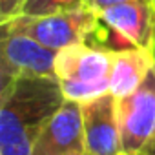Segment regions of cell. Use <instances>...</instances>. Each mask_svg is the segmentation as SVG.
<instances>
[{
    "instance_id": "1",
    "label": "cell",
    "mask_w": 155,
    "mask_h": 155,
    "mask_svg": "<svg viewBox=\"0 0 155 155\" xmlns=\"http://www.w3.org/2000/svg\"><path fill=\"white\" fill-rule=\"evenodd\" d=\"M55 77H18L0 90V155H33V148L64 104Z\"/></svg>"
},
{
    "instance_id": "2",
    "label": "cell",
    "mask_w": 155,
    "mask_h": 155,
    "mask_svg": "<svg viewBox=\"0 0 155 155\" xmlns=\"http://www.w3.org/2000/svg\"><path fill=\"white\" fill-rule=\"evenodd\" d=\"M113 51L106 46L79 44L57 53L55 77L68 101L86 104L110 93Z\"/></svg>"
},
{
    "instance_id": "3",
    "label": "cell",
    "mask_w": 155,
    "mask_h": 155,
    "mask_svg": "<svg viewBox=\"0 0 155 155\" xmlns=\"http://www.w3.org/2000/svg\"><path fill=\"white\" fill-rule=\"evenodd\" d=\"M2 31L31 37L46 48L60 51L69 46L93 44L91 40H95L99 46L97 37L104 33V24L91 6H82L77 9L40 17L18 15L2 22Z\"/></svg>"
},
{
    "instance_id": "4",
    "label": "cell",
    "mask_w": 155,
    "mask_h": 155,
    "mask_svg": "<svg viewBox=\"0 0 155 155\" xmlns=\"http://www.w3.org/2000/svg\"><path fill=\"white\" fill-rule=\"evenodd\" d=\"M117 108L120 155L146 153L155 139V66L135 93L117 99Z\"/></svg>"
},
{
    "instance_id": "5",
    "label": "cell",
    "mask_w": 155,
    "mask_h": 155,
    "mask_svg": "<svg viewBox=\"0 0 155 155\" xmlns=\"http://www.w3.org/2000/svg\"><path fill=\"white\" fill-rule=\"evenodd\" d=\"M57 53L31 37L2 31L0 82L4 86L18 77H55Z\"/></svg>"
},
{
    "instance_id": "6",
    "label": "cell",
    "mask_w": 155,
    "mask_h": 155,
    "mask_svg": "<svg viewBox=\"0 0 155 155\" xmlns=\"http://www.w3.org/2000/svg\"><path fill=\"white\" fill-rule=\"evenodd\" d=\"M99 17L124 48L155 51V0L119 4L101 11Z\"/></svg>"
},
{
    "instance_id": "7",
    "label": "cell",
    "mask_w": 155,
    "mask_h": 155,
    "mask_svg": "<svg viewBox=\"0 0 155 155\" xmlns=\"http://www.w3.org/2000/svg\"><path fill=\"white\" fill-rule=\"evenodd\" d=\"M82 106L84 144L88 155H120L117 99L106 93Z\"/></svg>"
},
{
    "instance_id": "8",
    "label": "cell",
    "mask_w": 155,
    "mask_h": 155,
    "mask_svg": "<svg viewBox=\"0 0 155 155\" xmlns=\"http://www.w3.org/2000/svg\"><path fill=\"white\" fill-rule=\"evenodd\" d=\"M86 153L82 106L73 101H64L58 111L42 130L33 155H81Z\"/></svg>"
},
{
    "instance_id": "9",
    "label": "cell",
    "mask_w": 155,
    "mask_h": 155,
    "mask_svg": "<svg viewBox=\"0 0 155 155\" xmlns=\"http://www.w3.org/2000/svg\"><path fill=\"white\" fill-rule=\"evenodd\" d=\"M155 66V51L142 48H122L113 51L110 93L115 99H124L135 93L148 73Z\"/></svg>"
},
{
    "instance_id": "10",
    "label": "cell",
    "mask_w": 155,
    "mask_h": 155,
    "mask_svg": "<svg viewBox=\"0 0 155 155\" xmlns=\"http://www.w3.org/2000/svg\"><path fill=\"white\" fill-rule=\"evenodd\" d=\"M82 6H90V0H28L22 9V15L40 17V15H51V13L77 9Z\"/></svg>"
},
{
    "instance_id": "11",
    "label": "cell",
    "mask_w": 155,
    "mask_h": 155,
    "mask_svg": "<svg viewBox=\"0 0 155 155\" xmlns=\"http://www.w3.org/2000/svg\"><path fill=\"white\" fill-rule=\"evenodd\" d=\"M28 0H0V24L22 15Z\"/></svg>"
},
{
    "instance_id": "12",
    "label": "cell",
    "mask_w": 155,
    "mask_h": 155,
    "mask_svg": "<svg viewBox=\"0 0 155 155\" xmlns=\"http://www.w3.org/2000/svg\"><path fill=\"white\" fill-rule=\"evenodd\" d=\"M128 2H137V0H90V6L101 13L108 8H113V6H119V4H128Z\"/></svg>"
},
{
    "instance_id": "13",
    "label": "cell",
    "mask_w": 155,
    "mask_h": 155,
    "mask_svg": "<svg viewBox=\"0 0 155 155\" xmlns=\"http://www.w3.org/2000/svg\"><path fill=\"white\" fill-rule=\"evenodd\" d=\"M148 155H155V139H153V142H151V146H150V150L146 151Z\"/></svg>"
},
{
    "instance_id": "14",
    "label": "cell",
    "mask_w": 155,
    "mask_h": 155,
    "mask_svg": "<svg viewBox=\"0 0 155 155\" xmlns=\"http://www.w3.org/2000/svg\"><path fill=\"white\" fill-rule=\"evenodd\" d=\"M81 155H88V153H81Z\"/></svg>"
},
{
    "instance_id": "15",
    "label": "cell",
    "mask_w": 155,
    "mask_h": 155,
    "mask_svg": "<svg viewBox=\"0 0 155 155\" xmlns=\"http://www.w3.org/2000/svg\"><path fill=\"white\" fill-rule=\"evenodd\" d=\"M142 155H148V153H142Z\"/></svg>"
}]
</instances>
